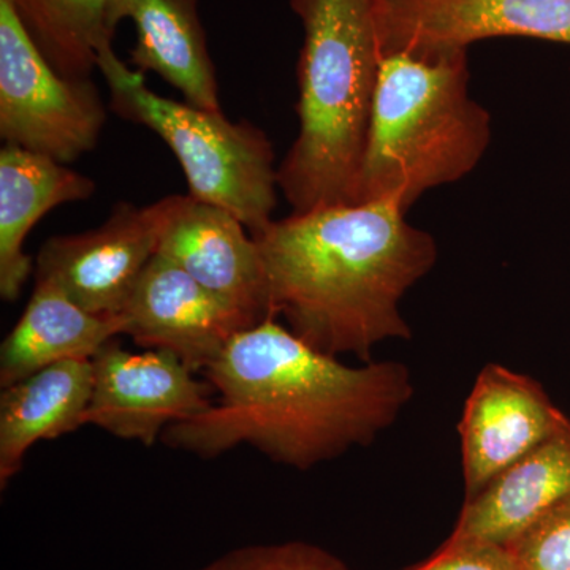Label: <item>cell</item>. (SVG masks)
Listing matches in <instances>:
<instances>
[{"mask_svg": "<svg viewBox=\"0 0 570 570\" xmlns=\"http://www.w3.org/2000/svg\"><path fill=\"white\" fill-rule=\"evenodd\" d=\"M519 570H570V494L509 543Z\"/></svg>", "mask_w": 570, "mask_h": 570, "instance_id": "d6986e66", "label": "cell"}, {"mask_svg": "<svg viewBox=\"0 0 570 570\" xmlns=\"http://www.w3.org/2000/svg\"><path fill=\"white\" fill-rule=\"evenodd\" d=\"M107 121L99 89L62 77L0 0V137L7 145L71 164L91 153Z\"/></svg>", "mask_w": 570, "mask_h": 570, "instance_id": "8992f818", "label": "cell"}, {"mask_svg": "<svg viewBox=\"0 0 570 570\" xmlns=\"http://www.w3.org/2000/svg\"><path fill=\"white\" fill-rule=\"evenodd\" d=\"M96 183L43 154L7 145L0 151V295L17 302L31 276L24 242L51 209L91 198Z\"/></svg>", "mask_w": 570, "mask_h": 570, "instance_id": "4fadbf2b", "label": "cell"}, {"mask_svg": "<svg viewBox=\"0 0 570 570\" xmlns=\"http://www.w3.org/2000/svg\"><path fill=\"white\" fill-rule=\"evenodd\" d=\"M33 43L62 77L89 80L118 28L116 0H11Z\"/></svg>", "mask_w": 570, "mask_h": 570, "instance_id": "ac0fdd59", "label": "cell"}, {"mask_svg": "<svg viewBox=\"0 0 570 570\" xmlns=\"http://www.w3.org/2000/svg\"><path fill=\"white\" fill-rule=\"evenodd\" d=\"M92 395L91 360H67L2 389L0 489L22 469L29 450L85 426Z\"/></svg>", "mask_w": 570, "mask_h": 570, "instance_id": "e0dca14e", "label": "cell"}, {"mask_svg": "<svg viewBox=\"0 0 570 570\" xmlns=\"http://www.w3.org/2000/svg\"><path fill=\"white\" fill-rule=\"evenodd\" d=\"M198 570H352L322 547L307 542L247 546L228 551Z\"/></svg>", "mask_w": 570, "mask_h": 570, "instance_id": "ffe728a7", "label": "cell"}, {"mask_svg": "<svg viewBox=\"0 0 570 570\" xmlns=\"http://www.w3.org/2000/svg\"><path fill=\"white\" fill-rule=\"evenodd\" d=\"M183 268L255 325L273 318L257 242L220 206L171 195L157 253Z\"/></svg>", "mask_w": 570, "mask_h": 570, "instance_id": "7c38bea8", "label": "cell"}, {"mask_svg": "<svg viewBox=\"0 0 570 570\" xmlns=\"http://www.w3.org/2000/svg\"><path fill=\"white\" fill-rule=\"evenodd\" d=\"M569 494L570 423L466 499L450 535L509 546Z\"/></svg>", "mask_w": 570, "mask_h": 570, "instance_id": "5bb4252c", "label": "cell"}, {"mask_svg": "<svg viewBox=\"0 0 570 570\" xmlns=\"http://www.w3.org/2000/svg\"><path fill=\"white\" fill-rule=\"evenodd\" d=\"M569 423L534 379L497 363L483 367L459 425L464 501Z\"/></svg>", "mask_w": 570, "mask_h": 570, "instance_id": "30bf717a", "label": "cell"}, {"mask_svg": "<svg viewBox=\"0 0 570 570\" xmlns=\"http://www.w3.org/2000/svg\"><path fill=\"white\" fill-rule=\"evenodd\" d=\"M124 333L122 316L88 313L59 285L36 277L24 313L0 347V385L9 387L67 360H92Z\"/></svg>", "mask_w": 570, "mask_h": 570, "instance_id": "2e32d148", "label": "cell"}, {"mask_svg": "<svg viewBox=\"0 0 570 570\" xmlns=\"http://www.w3.org/2000/svg\"><path fill=\"white\" fill-rule=\"evenodd\" d=\"M115 11L118 22L134 21L135 70L159 75L183 94L184 102L223 112L198 0H116Z\"/></svg>", "mask_w": 570, "mask_h": 570, "instance_id": "9a60e30c", "label": "cell"}, {"mask_svg": "<svg viewBox=\"0 0 570 570\" xmlns=\"http://www.w3.org/2000/svg\"><path fill=\"white\" fill-rule=\"evenodd\" d=\"M205 377L219 401L164 431L168 448L216 459L250 445L307 471L373 444L414 396L407 366H348L266 318L228 343Z\"/></svg>", "mask_w": 570, "mask_h": 570, "instance_id": "6da1fadb", "label": "cell"}, {"mask_svg": "<svg viewBox=\"0 0 570 570\" xmlns=\"http://www.w3.org/2000/svg\"><path fill=\"white\" fill-rule=\"evenodd\" d=\"M379 50L431 56L528 37L570 45V0H376Z\"/></svg>", "mask_w": 570, "mask_h": 570, "instance_id": "9c48e42d", "label": "cell"}, {"mask_svg": "<svg viewBox=\"0 0 570 570\" xmlns=\"http://www.w3.org/2000/svg\"><path fill=\"white\" fill-rule=\"evenodd\" d=\"M395 200L292 213L255 236L272 316L330 356L367 363L389 340H411L401 299L438 261L433 236Z\"/></svg>", "mask_w": 570, "mask_h": 570, "instance_id": "7a4b0ae2", "label": "cell"}, {"mask_svg": "<svg viewBox=\"0 0 570 570\" xmlns=\"http://www.w3.org/2000/svg\"><path fill=\"white\" fill-rule=\"evenodd\" d=\"M469 78L468 50L381 55L356 204L395 200L407 212L478 167L491 116L469 94Z\"/></svg>", "mask_w": 570, "mask_h": 570, "instance_id": "277c9868", "label": "cell"}, {"mask_svg": "<svg viewBox=\"0 0 570 570\" xmlns=\"http://www.w3.org/2000/svg\"><path fill=\"white\" fill-rule=\"evenodd\" d=\"M126 333L148 351H167L205 373L250 318L214 295L174 262L156 254L121 313Z\"/></svg>", "mask_w": 570, "mask_h": 570, "instance_id": "8fae6325", "label": "cell"}, {"mask_svg": "<svg viewBox=\"0 0 570 570\" xmlns=\"http://www.w3.org/2000/svg\"><path fill=\"white\" fill-rule=\"evenodd\" d=\"M404 570H519V566L508 546L449 535L430 558Z\"/></svg>", "mask_w": 570, "mask_h": 570, "instance_id": "44dd1931", "label": "cell"}, {"mask_svg": "<svg viewBox=\"0 0 570 570\" xmlns=\"http://www.w3.org/2000/svg\"><path fill=\"white\" fill-rule=\"evenodd\" d=\"M92 362V395L85 425L112 436L153 445L176 423L213 406L208 382L167 351L134 354L116 340L105 344Z\"/></svg>", "mask_w": 570, "mask_h": 570, "instance_id": "ba28073f", "label": "cell"}, {"mask_svg": "<svg viewBox=\"0 0 570 570\" xmlns=\"http://www.w3.org/2000/svg\"><path fill=\"white\" fill-rule=\"evenodd\" d=\"M97 69L110 88L111 111L148 127L175 153L190 197L227 209L254 238L264 234L279 189L275 149L264 130L153 92L145 73L130 69L112 47L99 56Z\"/></svg>", "mask_w": 570, "mask_h": 570, "instance_id": "5b68a950", "label": "cell"}, {"mask_svg": "<svg viewBox=\"0 0 570 570\" xmlns=\"http://www.w3.org/2000/svg\"><path fill=\"white\" fill-rule=\"evenodd\" d=\"M305 28L298 137L277 181L294 213L356 204L381 50L376 0H291Z\"/></svg>", "mask_w": 570, "mask_h": 570, "instance_id": "3957f363", "label": "cell"}, {"mask_svg": "<svg viewBox=\"0 0 570 570\" xmlns=\"http://www.w3.org/2000/svg\"><path fill=\"white\" fill-rule=\"evenodd\" d=\"M170 205L171 195L142 208L119 202L100 227L51 236L37 255V279L59 285L88 313L121 316L157 253Z\"/></svg>", "mask_w": 570, "mask_h": 570, "instance_id": "52a82bcc", "label": "cell"}]
</instances>
